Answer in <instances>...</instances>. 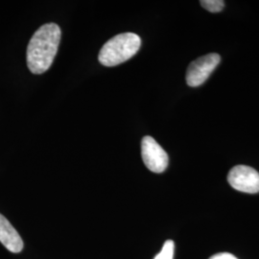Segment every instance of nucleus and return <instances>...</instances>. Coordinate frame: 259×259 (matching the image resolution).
<instances>
[{
	"label": "nucleus",
	"mask_w": 259,
	"mask_h": 259,
	"mask_svg": "<svg viewBox=\"0 0 259 259\" xmlns=\"http://www.w3.org/2000/svg\"><path fill=\"white\" fill-rule=\"evenodd\" d=\"M61 29L55 23H47L37 29L31 37L26 52L29 70L42 74L53 64L61 41Z\"/></svg>",
	"instance_id": "1"
},
{
	"label": "nucleus",
	"mask_w": 259,
	"mask_h": 259,
	"mask_svg": "<svg viewBox=\"0 0 259 259\" xmlns=\"http://www.w3.org/2000/svg\"><path fill=\"white\" fill-rule=\"evenodd\" d=\"M141 38L135 33H122L109 39L103 46L98 60L108 67L121 65L139 52Z\"/></svg>",
	"instance_id": "2"
},
{
	"label": "nucleus",
	"mask_w": 259,
	"mask_h": 259,
	"mask_svg": "<svg viewBox=\"0 0 259 259\" xmlns=\"http://www.w3.org/2000/svg\"><path fill=\"white\" fill-rule=\"evenodd\" d=\"M220 62L221 57L216 53H210L196 59L187 68L186 83L191 88L203 84Z\"/></svg>",
	"instance_id": "3"
},
{
	"label": "nucleus",
	"mask_w": 259,
	"mask_h": 259,
	"mask_svg": "<svg viewBox=\"0 0 259 259\" xmlns=\"http://www.w3.org/2000/svg\"><path fill=\"white\" fill-rule=\"evenodd\" d=\"M141 156L144 164L154 173L166 170L169 158L166 152L152 137H144L141 141Z\"/></svg>",
	"instance_id": "4"
},
{
	"label": "nucleus",
	"mask_w": 259,
	"mask_h": 259,
	"mask_svg": "<svg viewBox=\"0 0 259 259\" xmlns=\"http://www.w3.org/2000/svg\"><path fill=\"white\" fill-rule=\"evenodd\" d=\"M228 181L235 190L250 194L259 192V173L251 167H233L228 175Z\"/></svg>",
	"instance_id": "5"
},
{
	"label": "nucleus",
	"mask_w": 259,
	"mask_h": 259,
	"mask_svg": "<svg viewBox=\"0 0 259 259\" xmlns=\"http://www.w3.org/2000/svg\"><path fill=\"white\" fill-rule=\"evenodd\" d=\"M0 242L14 253H19L23 249V241L19 232L2 214H0Z\"/></svg>",
	"instance_id": "6"
},
{
	"label": "nucleus",
	"mask_w": 259,
	"mask_h": 259,
	"mask_svg": "<svg viewBox=\"0 0 259 259\" xmlns=\"http://www.w3.org/2000/svg\"><path fill=\"white\" fill-rule=\"evenodd\" d=\"M175 244L172 240H167L159 253L154 259H173L174 258Z\"/></svg>",
	"instance_id": "7"
},
{
	"label": "nucleus",
	"mask_w": 259,
	"mask_h": 259,
	"mask_svg": "<svg viewBox=\"0 0 259 259\" xmlns=\"http://www.w3.org/2000/svg\"><path fill=\"white\" fill-rule=\"evenodd\" d=\"M200 3L204 9L211 13L221 12L225 6V2L223 0H202Z\"/></svg>",
	"instance_id": "8"
},
{
	"label": "nucleus",
	"mask_w": 259,
	"mask_h": 259,
	"mask_svg": "<svg viewBox=\"0 0 259 259\" xmlns=\"http://www.w3.org/2000/svg\"><path fill=\"white\" fill-rule=\"evenodd\" d=\"M209 259H238L235 257L232 253L229 252H221V253H217L215 255H213Z\"/></svg>",
	"instance_id": "9"
}]
</instances>
